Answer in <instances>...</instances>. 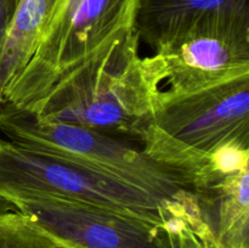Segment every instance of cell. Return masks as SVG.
<instances>
[{
	"label": "cell",
	"instance_id": "1",
	"mask_svg": "<svg viewBox=\"0 0 249 248\" xmlns=\"http://www.w3.org/2000/svg\"><path fill=\"white\" fill-rule=\"evenodd\" d=\"M140 0H66L44 27L1 104L39 114L58 97L139 53Z\"/></svg>",
	"mask_w": 249,
	"mask_h": 248
},
{
	"label": "cell",
	"instance_id": "2",
	"mask_svg": "<svg viewBox=\"0 0 249 248\" xmlns=\"http://www.w3.org/2000/svg\"><path fill=\"white\" fill-rule=\"evenodd\" d=\"M0 133L15 145L113 177L162 201H179L192 194L142 148L111 134L45 121L10 104L0 105Z\"/></svg>",
	"mask_w": 249,
	"mask_h": 248
},
{
	"label": "cell",
	"instance_id": "3",
	"mask_svg": "<svg viewBox=\"0 0 249 248\" xmlns=\"http://www.w3.org/2000/svg\"><path fill=\"white\" fill-rule=\"evenodd\" d=\"M0 197L53 198L116 209L163 224L168 201L113 177L0 139Z\"/></svg>",
	"mask_w": 249,
	"mask_h": 248
},
{
	"label": "cell",
	"instance_id": "4",
	"mask_svg": "<svg viewBox=\"0 0 249 248\" xmlns=\"http://www.w3.org/2000/svg\"><path fill=\"white\" fill-rule=\"evenodd\" d=\"M162 82L155 55L136 53L36 116L140 142L146 126L153 122Z\"/></svg>",
	"mask_w": 249,
	"mask_h": 248
},
{
	"label": "cell",
	"instance_id": "5",
	"mask_svg": "<svg viewBox=\"0 0 249 248\" xmlns=\"http://www.w3.org/2000/svg\"><path fill=\"white\" fill-rule=\"evenodd\" d=\"M152 123L207 153L249 148V75L197 91L160 90Z\"/></svg>",
	"mask_w": 249,
	"mask_h": 248
},
{
	"label": "cell",
	"instance_id": "6",
	"mask_svg": "<svg viewBox=\"0 0 249 248\" xmlns=\"http://www.w3.org/2000/svg\"><path fill=\"white\" fill-rule=\"evenodd\" d=\"M12 206L78 248H170L164 224L135 214L53 198L21 199Z\"/></svg>",
	"mask_w": 249,
	"mask_h": 248
},
{
	"label": "cell",
	"instance_id": "7",
	"mask_svg": "<svg viewBox=\"0 0 249 248\" xmlns=\"http://www.w3.org/2000/svg\"><path fill=\"white\" fill-rule=\"evenodd\" d=\"M172 91L190 92L249 75V22L202 29L156 51Z\"/></svg>",
	"mask_w": 249,
	"mask_h": 248
},
{
	"label": "cell",
	"instance_id": "8",
	"mask_svg": "<svg viewBox=\"0 0 249 248\" xmlns=\"http://www.w3.org/2000/svg\"><path fill=\"white\" fill-rule=\"evenodd\" d=\"M249 22V0H140L139 39L158 51L202 29Z\"/></svg>",
	"mask_w": 249,
	"mask_h": 248
},
{
	"label": "cell",
	"instance_id": "9",
	"mask_svg": "<svg viewBox=\"0 0 249 248\" xmlns=\"http://www.w3.org/2000/svg\"><path fill=\"white\" fill-rule=\"evenodd\" d=\"M194 195L216 247L248 248L249 168L229 173Z\"/></svg>",
	"mask_w": 249,
	"mask_h": 248
},
{
	"label": "cell",
	"instance_id": "10",
	"mask_svg": "<svg viewBox=\"0 0 249 248\" xmlns=\"http://www.w3.org/2000/svg\"><path fill=\"white\" fill-rule=\"evenodd\" d=\"M66 0H18L0 50V102L10 84L28 62L44 27Z\"/></svg>",
	"mask_w": 249,
	"mask_h": 248
},
{
	"label": "cell",
	"instance_id": "11",
	"mask_svg": "<svg viewBox=\"0 0 249 248\" xmlns=\"http://www.w3.org/2000/svg\"><path fill=\"white\" fill-rule=\"evenodd\" d=\"M140 142L143 152L179 177L192 194L206 189L229 174L221 168L215 153L191 147L168 135L155 123L146 126Z\"/></svg>",
	"mask_w": 249,
	"mask_h": 248
},
{
	"label": "cell",
	"instance_id": "12",
	"mask_svg": "<svg viewBox=\"0 0 249 248\" xmlns=\"http://www.w3.org/2000/svg\"><path fill=\"white\" fill-rule=\"evenodd\" d=\"M0 248H78L61 240L21 212L0 214Z\"/></svg>",
	"mask_w": 249,
	"mask_h": 248
},
{
	"label": "cell",
	"instance_id": "13",
	"mask_svg": "<svg viewBox=\"0 0 249 248\" xmlns=\"http://www.w3.org/2000/svg\"><path fill=\"white\" fill-rule=\"evenodd\" d=\"M10 19H11V11H10L9 1L0 0V50H1L2 40H4L5 32H6Z\"/></svg>",
	"mask_w": 249,
	"mask_h": 248
},
{
	"label": "cell",
	"instance_id": "14",
	"mask_svg": "<svg viewBox=\"0 0 249 248\" xmlns=\"http://www.w3.org/2000/svg\"><path fill=\"white\" fill-rule=\"evenodd\" d=\"M14 206H12L10 202H7L6 199H4L2 197H0V214L5 213V212L14 211Z\"/></svg>",
	"mask_w": 249,
	"mask_h": 248
},
{
	"label": "cell",
	"instance_id": "15",
	"mask_svg": "<svg viewBox=\"0 0 249 248\" xmlns=\"http://www.w3.org/2000/svg\"><path fill=\"white\" fill-rule=\"evenodd\" d=\"M9 1V6H10V11H11V16L12 14H14L15 11V7H16L17 2H18V0H7Z\"/></svg>",
	"mask_w": 249,
	"mask_h": 248
}]
</instances>
